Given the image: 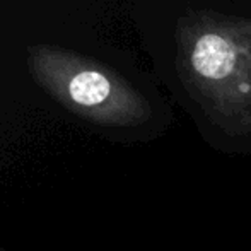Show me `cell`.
<instances>
[{
    "mask_svg": "<svg viewBox=\"0 0 251 251\" xmlns=\"http://www.w3.org/2000/svg\"><path fill=\"white\" fill-rule=\"evenodd\" d=\"M176 69L217 122L251 132V19L186 14L176 27Z\"/></svg>",
    "mask_w": 251,
    "mask_h": 251,
    "instance_id": "1",
    "label": "cell"
},
{
    "mask_svg": "<svg viewBox=\"0 0 251 251\" xmlns=\"http://www.w3.org/2000/svg\"><path fill=\"white\" fill-rule=\"evenodd\" d=\"M26 65L43 93L84 122L126 128L152 115L147 98L126 77L86 53L34 43L26 48Z\"/></svg>",
    "mask_w": 251,
    "mask_h": 251,
    "instance_id": "2",
    "label": "cell"
},
{
    "mask_svg": "<svg viewBox=\"0 0 251 251\" xmlns=\"http://www.w3.org/2000/svg\"><path fill=\"white\" fill-rule=\"evenodd\" d=\"M0 2H5V0H0Z\"/></svg>",
    "mask_w": 251,
    "mask_h": 251,
    "instance_id": "3",
    "label": "cell"
}]
</instances>
